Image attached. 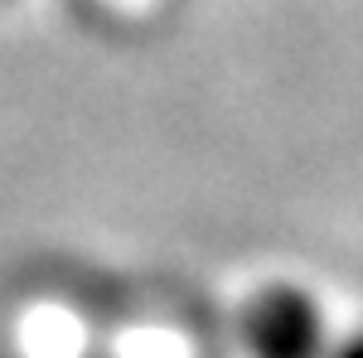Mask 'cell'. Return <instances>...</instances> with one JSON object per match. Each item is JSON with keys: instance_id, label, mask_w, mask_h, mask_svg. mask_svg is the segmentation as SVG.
<instances>
[{"instance_id": "1", "label": "cell", "mask_w": 363, "mask_h": 358, "mask_svg": "<svg viewBox=\"0 0 363 358\" xmlns=\"http://www.w3.org/2000/svg\"><path fill=\"white\" fill-rule=\"evenodd\" d=\"M242 344L252 358H325V310L296 281H272L242 305Z\"/></svg>"}, {"instance_id": "2", "label": "cell", "mask_w": 363, "mask_h": 358, "mask_svg": "<svg viewBox=\"0 0 363 358\" xmlns=\"http://www.w3.org/2000/svg\"><path fill=\"white\" fill-rule=\"evenodd\" d=\"M325 358H363V330H354V334H344V339H335Z\"/></svg>"}]
</instances>
